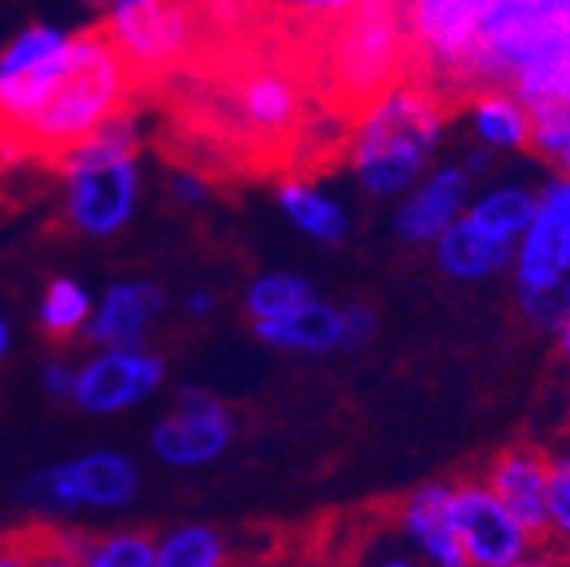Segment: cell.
<instances>
[{"label": "cell", "mask_w": 570, "mask_h": 567, "mask_svg": "<svg viewBox=\"0 0 570 567\" xmlns=\"http://www.w3.org/2000/svg\"><path fill=\"white\" fill-rule=\"evenodd\" d=\"M537 207V190L520 184V180H499V184H485L479 190H472L465 215L485 228L489 235H495L499 242H507L517 248V242L523 238L530 218Z\"/></svg>", "instance_id": "obj_22"}, {"label": "cell", "mask_w": 570, "mask_h": 567, "mask_svg": "<svg viewBox=\"0 0 570 567\" xmlns=\"http://www.w3.org/2000/svg\"><path fill=\"white\" fill-rule=\"evenodd\" d=\"M401 527L417 544L428 567H472L449 514V482H424L407 492Z\"/></svg>", "instance_id": "obj_18"}, {"label": "cell", "mask_w": 570, "mask_h": 567, "mask_svg": "<svg viewBox=\"0 0 570 567\" xmlns=\"http://www.w3.org/2000/svg\"><path fill=\"white\" fill-rule=\"evenodd\" d=\"M89 4H96V8H102V4H109V0H89Z\"/></svg>", "instance_id": "obj_40"}, {"label": "cell", "mask_w": 570, "mask_h": 567, "mask_svg": "<svg viewBox=\"0 0 570 567\" xmlns=\"http://www.w3.org/2000/svg\"><path fill=\"white\" fill-rule=\"evenodd\" d=\"M164 381V361L139 346H106V353L92 358L76 381V401L82 411L112 414L150 398Z\"/></svg>", "instance_id": "obj_15"}, {"label": "cell", "mask_w": 570, "mask_h": 567, "mask_svg": "<svg viewBox=\"0 0 570 567\" xmlns=\"http://www.w3.org/2000/svg\"><path fill=\"white\" fill-rule=\"evenodd\" d=\"M530 106V150L550 174H570V58H537L510 82Z\"/></svg>", "instance_id": "obj_12"}, {"label": "cell", "mask_w": 570, "mask_h": 567, "mask_svg": "<svg viewBox=\"0 0 570 567\" xmlns=\"http://www.w3.org/2000/svg\"><path fill=\"white\" fill-rule=\"evenodd\" d=\"M89 320V296L71 278H55L41 300V326L48 336H68Z\"/></svg>", "instance_id": "obj_26"}, {"label": "cell", "mask_w": 570, "mask_h": 567, "mask_svg": "<svg viewBox=\"0 0 570 567\" xmlns=\"http://www.w3.org/2000/svg\"><path fill=\"white\" fill-rule=\"evenodd\" d=\"M513 252H517L513 245L499 242L495 235L479 228L465 211L432 245V258L439 272L452 282H462V286H475V282H485L499 272H510Z\"/></svg>", "instance_id": "obj_19"}, {"label": "cell", "mask_w": 570, "mask_h": 567, "mask_svg": "<svg viewBox=\"0 0 570 567\" xmlns=\"http://www.w3.org/2000/svg\"><path fill=\"white\" fill-rule=\"evenodd\" d=\"M89 544H92V534L45 520V540H41L35 567H82V554L89 550Z\"/></svg>", "instance_id": "obj_29"}, {"label": "cell", "mask_w": 570, "mask_h": 567, "mask_svg": "<svg viewBox=\"0 0 570 567\" xmlns=\"http://www.w3.org/2000/svg\"><path fill=\"white\" fill-rule=\"evenodd\" d=\"M411 41L401 0H356L353 11L333 25L326 45V72L333 92L356 106L384 86L407 76Z\"/></svg>", "instance_id": "obj_5"}, {"label": "cell", "mask_w": 570, "mask_h": 567, "mask_svg": "<svg viewBox=\"0 0 570 567\" xmlns=\"http://www.w3.org/2000/svg\"><path fill=\"white\" fill-rule=\"evenodd\" d=\"M563 554H570V452L550 456V486H547V534Z\"/></svg>", "instance_id": "obj_27"}, {"label": "cell", "mask_w": 570, "mask_h": 567, "mask_svg": "<svg viewBox=\"0 0 570 567\" xmlns=\"http://www.w3.org/2000/svg\"><path fill=\"white\" fill-rule=\"evenodd\" d=\"M8 346H11V333H8V323H0V358L8 353Z\"/></svg>", "instance_id": "obj_38"}, {"label": "cell", "mask_w": 570, "mask_h": 567, "mask_svg": "<svg viewBox=\"0 0 570 567\" xmlns=\"http://www.w3.org/2000/svg\"><path fill=\"white\" fill-rule=\"evenodd\" d=\"M313 296H316V290L306 275H299V272H265L248 286L245 310H248L252 323H265V320H278L285 313L299 310Z\"/></svg>", "instance_id": "obj_24"}, {"label": "cell", "mask_w": 570, "mask_h": 567, "mask_svg": "<svg viewBox=\"0 0 570 567\" xmlns=\"http://www.w3.org/2000/svg\"><path fill=\"white\" fill-rule=\"evenodd\" d=\"M154 567H232V550L210 524H180L157 534Z\"/></svg>", "instance_id": "obj_23"}, {"label": "cell", "mask_w": 570, "mask_h": 567, "mask_svg": "<svg viewBox=\"0 0 570 567\" xmlns=\"http://www.w3.org/2000/svg\"><path fill=\"white\" fill-rule=\"evenodd\" d=\"M567 21L570 0H492L482 25L469 89L489 82L510 86V79L553 41V35Z\"/></svg>", "instance_id": "obj_8"}, {"label": "cell", "mask_w": 570, "mask_h": 567, "mask_svg": "<svg viewBox=\"0 0 570 567\" xmlns=\"http://www.w3.org/2000/svg\"><path fill=\"white\" fill-rule=\"evenodd\" d=\"M517 306L537 330H557L570 316V174L537 187L533 218L513 252Z\"/></svg>", "instance_id": "obj_4"}, {"label": "cell", "mask_w": 570, "mask_h": 567, "mask_svg": "<svg viewBox=\"0 0 570 567\" xmlns=\"http://www.w3.org/2000/svg\"><path fill=\"white\" fill-rule=\"evenodd\" d=\"M139 496V469L122 452H86L55 462L24 482V500L45 514L122 510Z\"/></svg>", "instance_id": "obj_7"}, {"label": "cell", "mask_w": 570, "mask_h": 567, "mask_svg": "<svg viewBox=\"0 0 570 567\" xmlns=\"http://www.w3.org/2000/svg\"><path fill=\"white\" fill-rule=\"evenodd\" d=\"M472 190L475 177L465 170L462 160L435 164L407 194L394 201L391 228L397 242H404L407 248H432L439 235L462 218Z\"/></svg>", "instance_id": "obj_13"}, {"label": "cell", "mask_w": 570, "mask_h": 567, "mask_svg": "<svg viewBox=\"0 0 570 567\" xmlns=\"http://www.w3.org/2000/svg\"><path fill=\"white\" fill-rule=\"evenodd\" d=\"M353 4L356 0H282L289 18L306 28H333L353 11Z\"/></svg>", "instance_id": "obj_31"}, {"label": "cell", "mask_w": 570, "mask_h": 567, "mask_svg": "<svg viewBox=\"0 0 570 567\" xmlns=\"http://www.w3.org/2000/svg\"><path fill=\"white\" fill-rule=\"evenodd\" d=\"M210 296L207 293H194V296H187V313H194V316H207L210 313Z\"/></svg>", "instance_id": "obj_36"}, {"label": "cell", "mask_w": 570, "mask_h": 567, "mask_svg": "<svg viewBox=\"0 0 570 567\" xmlns=\"http://www.w3.org/2000/svg\"><path fill=\"white\" fill-rule=\"evenodd\" d=\"M197 116L232 144L275 150L299 136L306 92L299 76L275 58H245L222 68V79L197 99Z\"/></svg>", "instance_id": "obj_3"}, {"label": "cell", "mask_w": 570, "mask_h": 567, "mask_svg": "<svg viewBox=\"0 0 570 567\" xmlns=\"http://www.w3.org/2000/svg\"><path fill=\"white\" fill-rule=\"evenodd\" d=\"M485 486L507 504V510L537 537L547 534V486H550V456L537 446H510L485 469Z\"/></svg>", "instance_id": "obj_16"}, {"label": "cell", "mask_w": 570, "mask_h": 567, "mask_svg": "<svg viewBox=\"0 0 570 567\" xmlns=\"http://www.w3.org/2000/svg\"><path fill=\"white\" fill-rule=\"evenodd\" d=\"M232 567H275L272 560H255V564H232Z\"/></svg>", "instance_id": "obj_39"}, {"label": "cell", "mask_w": 570, "mask_h": 567, "mask_svg": "<svg viewBox=\"0 0 570 567\" xmlns=\"http://www.w3.org/2000/svg\"><path fill=\"white\" fill-rule=\"evenodd\" d=\"M252 326L258 340H265L275 350L323 358V353L367 346L377 333V316L371 306H361V303L333 306L313 296L293 313H285L278 320H265V323H252Z\"/></svg>", "instance_id": "obj_10"}, {"label": "cell", "mask_w": 570, "mask_h": 567, "mask_svg": "<svg viewBox=\"0 0 570 567\" xmlns=\"http://www.w3.org/2000/svg\"><path fill=\"white\" fill-rule=\"evenodd\" d=\"M164 293L150 282H122L112 286L89 323V340L102 346H139L147 323L164 310Z\"/></svg>", "instance_id": "obj_21"}, {"label": "cell", "mask_w": 570, "mask_h": 567, "mask_svg": "<svg viewBox=\"0 0 570 567\" xmlns=\"http://www.w3.org/2000/svg\"><path fill=\"white\" fill-rule=\"evenodd\" d=\"M157 534L150 527H122L92 537L82 567H154Z\"/></svg>", "instance_id": "obj_25"}, {"label": "cell", "mask_w": 570, "mask_h": 567, "mask_svg": "<svg viewBox=\"0 0 570 567\" xmlns=\"http://www.w3.org/2000/svg\"><path fill=\"white\" fill-rule=\"evenodd\" d=\"M76 381H79V371H71L68 364H48L45 368V388L55 398H71V394H76Z\"/></svg>", "instance_id": "obj_32"}, {"label": "cell", "mask_w": 570, "mask_h": 567, "mask_svg": "<svg viewBox=\"0 0 570 567\" xmlns=\"http://www.w3.org/2000/svg\"><path fill=\"white\" fill-rule=\"evenodd\" d=\"M68 174V215L89 235H112L132 215L136 164L122 160H79L61 167Z\"/></svg>", "instance_id": "obj_14"}, {"label": "cell", "mask_w": 570, "mask_h": 567, "mask_svg": "<svg viewBox=\"0 0 570 567\" xmlns=\"http://www.w3.org/2000/svg\"><path fill=\"white\" fill-rule=\"evenodd\" d=\"M278 211L299 235L316 245H340L350 235V211L346 204L323 184L293 174L275 190Z\"/></svg>", "instance_id": "obj_20"}, {"label": "cell", "mask_w": 570, "mask_h": 567, "mask_svg": "<svg viewBox=\"0 0 570 567\" xmlns=\"http://www.w3.org/2000/svg\"><path fill=\"white\" fill-rule=\"evenodd\" d=\"M136 86H164L200 48L194 0H116L106 21Z\"/></svg>", "instance_id": "obj_6"}, {"label": "cell", "mask_w": 570, "mask_h": 567, "mask_svg": "<svg viewBox=\"0 0 570 567\" xmlns=\"http://www.w3.org/2000/svg\"><path fill=\"white\" fill-rule=\"evenodd\" d=\"M462 123L472 144L489 154L530 150L533 116H530L527 99L513 86L489 82V86L469 89L462 102Z\"/></svg>", "instance_id": "obj_17"}, {"label": "cell", "mask_w": 570, "mask_h": 567, "mask_svg": "<svg viewBox=\"0 0 570 567\" xmlns=\"http://www.w3.org/2000/svg\"><path fill=\"white\" fill-rule=\"evenodd\" d=\"M503 567H567V560H560L557 554H537V550H530V554H523V557H517V560H510Z\"/></svg>", "instance_id": "obj_34"}, {"label": "cell", "mask_w": 570, "mask_h": 567, "mask_svg": "<svg viewBox=\"0 0 570 567\" xmlns=\"http://www.w3.org/2000/svg\"><path fill=\"white\" fill-rule=\"evenodd\" d=\"M45 540V520L21 524L0 534V567H35Z\"/></svg>", "instance_id": "obj_30"}, {"label": "cell", "mask_w": 570, "mask_h": 567, "mask_svg": "<svg viewBox=\"0 0 570 567\" xmlns=\"http://www.w3.org/2000/svg\"><path fill=\"white\" fill-rule=\"evenodd\" d=\"M377 567H421L417 560H411V557H384Z\"/></svg>", "instance_id": "obj_37"}, {"label": "cell", "mask_w": 570, "mask_h": 567, "mask_svg": "<svg viewBox=\"0 0 570 567\" xmlns=\"http://www.w3.org/2000/svg\"><path fill=\"white\" fill-rule=\"evenodd\" d=\"M445 133V92L421 76H404L353 106L346 167L367 197L397 201L435 167Z\"/></svg>", "instance_id": "obj_2"}, {"label": "cell", "mask_w": 570, "mask_h": 567, "mask_svg": "<svg viewBox=\"0 0 570 567\" xmlns=\"http://www.w3.org/2000/svg\"><path fill=\"white\" fill-rule=\"evenodd\" d=\"M449 514L472 567H503L537 547V537L507 510L485 479L449 482Z\"/></svg>", "instance_id": "obj_9"}, {"label": "cell", "mask_w": 570, "mask_h": 567, "mask_svg": "<svg viewBox=\"0 0 570 567\" xmlns=\"http://www.w3.org/2000/svg\"><path fill=\"white\" fill-rule=\"evenodd\" d=\"M174 190H177L180 201H200L207 194V184H204V177L197 170H190V174H177L174 177Z\"/></svg>", "instance_id": "obj_33"}, {"label": "cell", "mask_w": 570, "mask_h": 567, "mask_svg": "<svg viewBox=\"0 0 570 567\" xmlns=\"http://www.w3.org/2000/svg\"><path fill=\"white\" fill-rule=\"evenodd\" d=\"M136 89L139 86L106 25H96L79 38H68L65 65L55 86L14 133L11 147L0 157V167L24 160L58 167L106 119L132 109Z\"/></svg>", "instance_id": "obj_1"}, {"label": "cell", "mask_w": 570, "mask_h": 567, "mask_svg": "<svg viewBox=\"0 0 570 567\" xmlns=\"http://www.w3.org/2000/svg\"><path fill=\"white\" fill-rule=\"evenodd\" d=\"M68 38L55 28H28L18 41H11V48H4L0 55V76H14V72H24V68L51 58Z\"/></svg>", "instance_id": "obj_28"}, {"label": "cell", "mask_w": 570, "mask_h": 567, "mask_svg": "<svg viewBox=\"0 0 570 567\" xmlns=\"http://www.w3.org/2000/svg\"><path fill=\"white\" fill-rule=\"evenodd\" d=\"M235 439V418L207 391H184L150 436L154 456L170 469H200L222 459Z\"/></svg>", "instance_id": "obj_11"}, {"label": "cell", "mask_w": 570, "mask_h": 567, "mask_svg": "<svg viewBox=\"0 0 570 567\" xmlns=\"http://www.w3.org/2000/svg\"><path fill=\"white\" fill-rule=\"evenodd\" d=\"M553 340H557V350H560V358L570 364V316L553 330Z\"/></svg>", "instance_id": "obj_35"}]
</instances>
